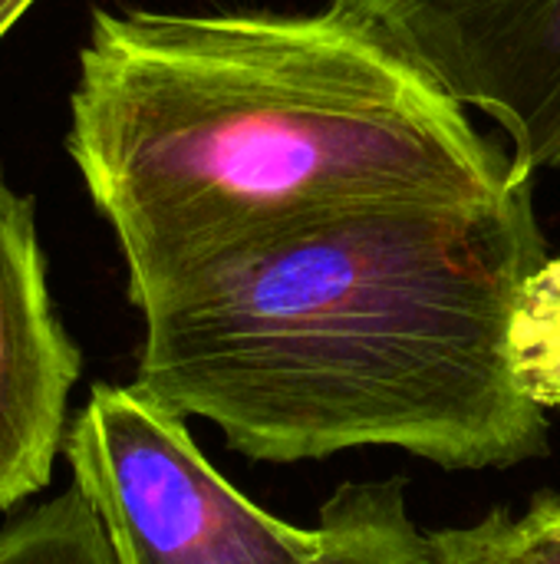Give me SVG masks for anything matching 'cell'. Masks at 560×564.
<instances>
[{
    "mask_svg": "<svg viewBox=\"0 0 560 564\" xmlns=\"http://www.w3.org/2000/svg\"><path fill=\"white\" fill-rule=\"evenodd\" d=\"M66 152L125 281L343 205L518 182L455 96L340 7L96 10Z\"/></svg>",
    "mask_w": 560,
    "mask_h": 564,
    "instance_id": "2",
    "label": "cell"
},
{
    "mask_svg": "<svg viewBox=\"0 0 560 564\" xmlns=\"http://www.w3.org/2000/svg\"><path fill=\"white\" fill-rule=\"evenodd\" d=\"M63 456L116 564H304L320 545L228 482L188 420L142 390L96 383Z\"/></svg>",
    "mask_w": 560,
    "mask_h": 564,
    "instance_id": "3",
    "label": "cell"
},
{
    "mask_svg": "<svg viewBox=\"0 0 560 564\" xmlns=\"http://www.w3.org/2000/svg\"><path fill=\"white\" fill-rule=\"evenodd\" d=\"M498 122L515 178L560 169V0H330Z\"/></svg>",
    "mask_w": 560,
    "mask_h": 564,
    "instance_id": "4",
    "label": "cell"
},
{
    "mask_svg": "<svg viewBox=\"0 0 560 564\" xmlns=\"http://www.w3.org/2000/svg\"><path fill=\"white\" fill-rule=\"evenodd\" d=\"M33 0H0V40L10 26H17V20L30 10Z\"/></svg>",
    "mask_w": 560,
    "mask_h": 564,
    "instance_id": "10",
    "label": "cell"
},
{
    "mask_svg": "<svg viewBox=\"0 0 560 564\" xmlns=\"http://www.w3.org/2000/svg\"><path fill=\"white\" fill-rule=\"evenodd\" d=\"M429 539L436 564H560V496L538 492L521 516L495 509L475 525Z\"/></svg>",
    "mask_w": 560,
    "mask_h": 564,
    "instance_id": "8",
    "label": "cell"
},
{
    "mask_svg": "<svg viewBox=\"0 0 560 564\" xmlns=\"http://www.w3.org/2000/svg\"><path fill=\"white\" fill-rule=\"evenodd\" d=\"M505 354L515 387L541 410H560V254L525 278L508 317Z\"/></svg>",
    "mask_w": 560,
    "mask_h": 564,
    "instance_id": "7",
    "label": "cell"
},
{
    "mask_svg": "<svg viewBox=\"0 0 560 564\" xmlns=\"http://www.w3.org/2000/svg\"><path fill=\"white\" fill-rule=\"evenodd\" d=\"M0 564H116L106 529L73 482L0 529Z\"/></svg>",
    "mask_w": 560,
    "mask_h": 564,
    "instance_id": "9",
    "label": "cell"
},
{
    "mask_svg": "<svg viewBox=\"0 0 560 564\" xmlns=\"http://www.w3.org/2000/svg\"><path fill=\"white\" fill-rule=\"evenodd\" d=\"M535 178L498 195L343 205L125 281L132 387L251 463L389 446L449 473L548 453L505 337L548 261Z\"/></svg>",
    "mask_w": 560,
    "mask_h": 564,
    "instance_id": "1",
    "label": "cell"
},
{
    "mask_svg": "<svg viewBox=\"0 0 560 564\" xmlns=\"http://www.w3.org/2000/svg\"><path fill=\"white\" fill-rule=\"evenodd\" d=\"M83 354L53 307L33 202L0 169V512L50 486Z\"/></svg>",
    "mask_w": 560,
    "mask_h": 564,
    "instance_id": "5",
    "label": "cell"
},
{
    "mask_svg": "<svg viewBox=\"0 0 560 564\" xmlns=\"http://www.w3.org/2000/svg\"><path fill=\"white\" fill-rule=\"evenodd\" d=\"M320 545L304 564H436L406 506V479L343 482L320 506Z\"/></svg>",
    "mask_w": 560,
    "mask_h": 564,
    "instance_id": "6",
    "label": "cell"
}]
</instances>
